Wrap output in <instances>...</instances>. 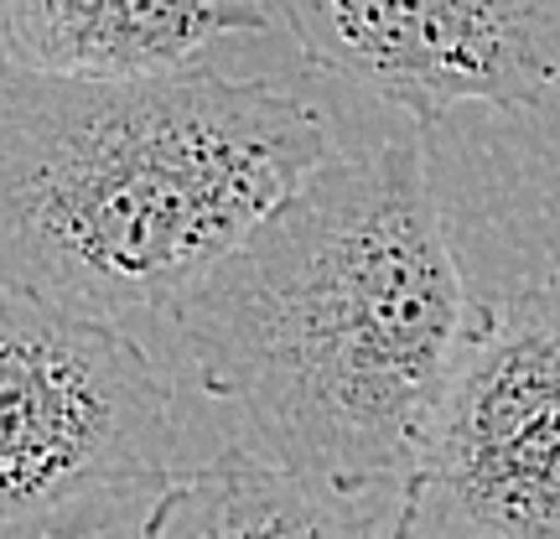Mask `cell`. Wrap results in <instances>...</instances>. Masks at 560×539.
<instances>
[{
	"instance_id": "obj_1",
	"label": "cell",
	"mask_w": 560,
	"mask_h": 539,
	"mask_svg": "<svg viewBox=\"0 0 560 539\" xmlns=\"http://www.w3.org/2000/svg\"><path fill=\"white\" fill-rule=\"evenodd\" d=\"M410 136L327 156L172 306L198 384L260 457L332 493H400L472 301Z\"/></svg>"
},
{
	"instance_id": "obj_2",
	"label": "cell",
	"mask_w": 560,
	"mask_h": 539,
	"mask_svg": "<svg viewBox=\"0 0 560 539\" xmlns=\"http://www.w3.org/2000/svg\"><path fill=\"white\" fill-rule=\"evenodd\" d=\"M327 156V120L270 83L0 52V285L100 321L172 312Z\"/></svg>"
},
{
	"instance_id": "obj_3",
	"label": "cell",
	"mask_w": 560,
	"mask_h": 539,
	"mask_svg": "<svg viewBox=\"0 0 560 539\" xmlns=\"http://www.w3.org/2000/svg\"><path fill=\"white\" fill-rule=\"evenodd\" d=\"M172 389L120 321L0 285V539H94L177 478Z\"/></svg>"
},
{
	"instance_id": "obj_4",
	"label": "cell",
	"mask_w": 560,
	"mask_h": 539,
	"mask_svg": "<svg viewBox=\"0 0 560 539\" xmlns=\"http://www.w3.org/2000/svg\"><path fill=\"white\" fill-rule=\"evenodd\" d=\"M389 539H560V270L472 306Z\"/></svg>"
},
{
	"instance_id": "obj_5",
	"label": "cell",
	"mask_w": 560,
	"mask_h": 539,
	"mask_svg": "<svg viewBox=\"0 0 560 539\" xmlns=\"http://www.w3.org/2000/svg\"><path fill=\"white\" fill-rule=\"evenodd\" d=\"M301 58L410 120L560 99V0H280Z\"/></svg>"
},
{
	"instance_id": "obj_6",
	"label": "cell",
	"mask_w": 560,
	"mask_h": 539,
	"mask_svg": "<svg viewBox=\"0 0 560 539\" xmlns=\"http://www.w3.org/2000/svg\"><path fill=\"white\" fill-rule=\"evenodd\" d=\"M280 21V0H0V52L42 73L161 79Z\"/></svg>"
},
{
	"instance_id": "obj_7",
	"label": "cell",
	"mask_w": 560,
	"mask_h": 539,
	"mask_svg": "<svg viewBox=\"0 0 560 539\" xmlns=\"http://www.w3.org/2000/svg\"><path fill=\"white\" fill-rule=\"evenodd\" d=\"M136 539H389V514L270 457L223 452L166 482Z\"/></svg>"
}]
</instances>
